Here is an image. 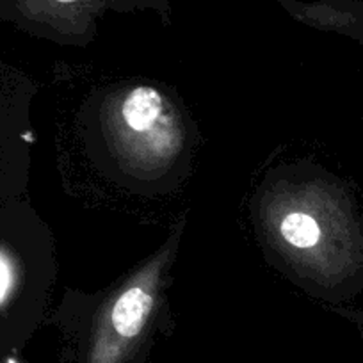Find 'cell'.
<instances>
[{
    "instance_id": "obj_1",
    "label": "cell",
    "mask_w": 363,
    "mask_h": 363,
    "mask_svg": "<svg viewBox=\"0 0 363 363\" xmlns=\"http://www.w3.org/2000/svg\"><path fill=\"white\" fill-rule=\"evenodd\" d=\"M121 134L138 159L162 162L180 146V130L155 87L138 86L120 106Z\"/></svg>"
},
{
    "instance_id": "obj_2",
    "label": "cell",
    "mask_w": 363,
    "mask_h": 363,
    "mask_svg": "<svg viewBox=\"0 0 363 363\" xmlns=\"http://www.w3.org/2000/svg\"><path fill=\"white\" fill-rule=\"evenodd\" d=\"M166 0H13L22 15L30 18L75 20L89 16L102 6H132V4H164Z\"/></svg>"
},
{
    "instance_id": "obj_3",
    "label": "cell",
    "mask_w": 363,
    "mask_h": 363,
    "mask_svg": "<svg viewBox=\"0 0 363 363\" xmlns=\"http://www.w3.org/2000/svg\"><path fill=\"white\" fill-rule=\"evenodd\" d=\"M280 235L294 250H313L320 242V226L312 214L306 212H289L280 221Z\"/></svg>"
},
{
    "instance_id": "obj_4",
    "label": "cell",
    "mask_w": 363,
    "mask_h": 363,
    "mask_svg": "<svg viewBox=\"0 0 363 363\" xmlns=\"http://www.w3.org/2000/svg\"><path fill=\"white\" fill-rule=\"evenodd\" d=\"M9 287V269L6 265V262L0 258V298L6 294Z\"/></svg>"
}]
</instances>
